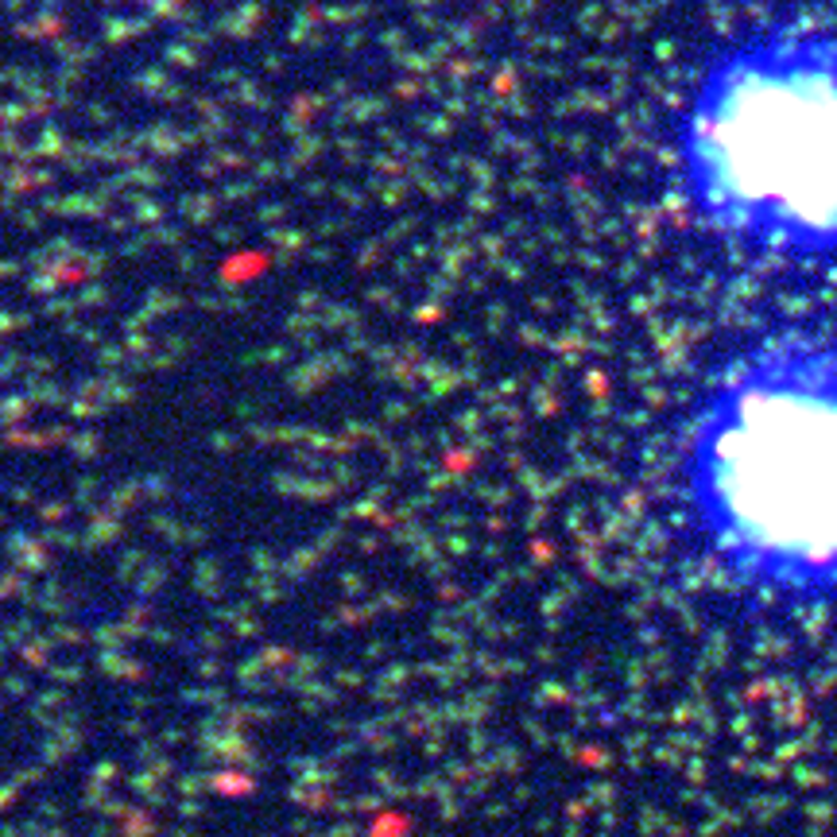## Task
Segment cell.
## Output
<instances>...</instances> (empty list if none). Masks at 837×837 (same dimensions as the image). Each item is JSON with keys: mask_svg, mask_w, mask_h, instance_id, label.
Instances as JSON below:
<instances>
[{"mask_svg": "<svg viewBox=\"0 0 837 837\" xmlns=\"http://www.w3.org/2000/svg\"><path fill=\"white\" fill-rule=\"evenodd\" d=\"M671 167L718 245L837 268V20L779 16L726 39L686 86Z\"/></svg>", "mask_w": 837, "mask_h": 837, "instance_id": "2", "label": "cell"}, {"mask_svg": "<svg viewBox=\"0 0 837 837\" xmlns=\"http://www.w3.org/2000/svg\"><path fill=\"white\" fill-rule=\"evenodd\" d=\"M667 505L683 558L733 605L837 621V330L729 350L679 423Z\"/></svg>", "mask_w": 837, "mask_h": 837, "instance_id": "1", "label": "cell"}]
</instances>
